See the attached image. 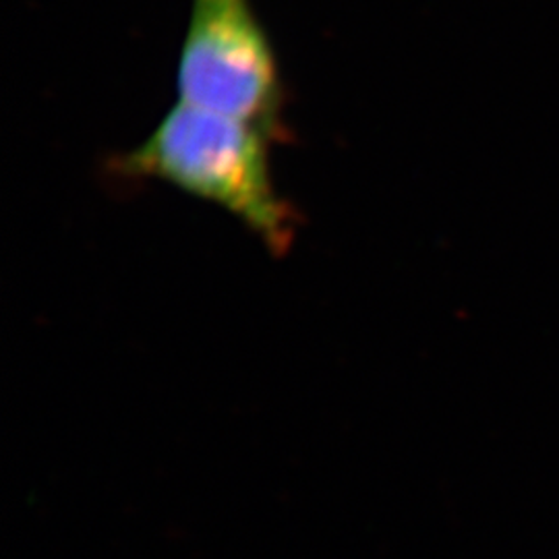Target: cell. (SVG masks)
I'll return each instance as SVG.
<instances>
[{"label":"cell","mask_w":559,"mask_h":559,"mask_svg":"<svg viewBox=\"0 0 559 559\" xmlns=\"http://www.w3.org/2000/svg\"><path fill=\"white\" fill-rule=\"evenodd\" d=\"M272 140L242 120L177 102L138 147L115 162L127 179L168 182L207 201L284 255L297 237V214L280 198L270 166Z\"/></svg>","instance_id":"6da1fadb"},{"label":"cell","mask_w":559,"mask_h":559,"mask_svg":"<svg viewBox=\"0 0 559 559\" xmlns=\"http://www.w3.org/2000/svg\"><path fill=\"white\" fill-rule=\"evenodd\" d=\"M179 100L284 135V90L251 0H191L177 67Z\"/></svg>","instance_id":"7a4b0ae2"}]
</instances>
